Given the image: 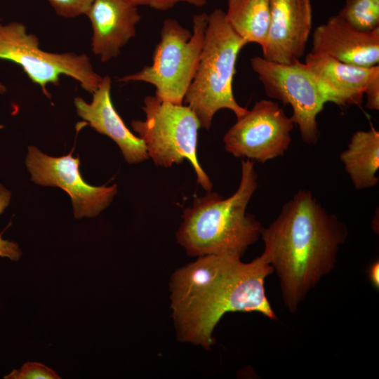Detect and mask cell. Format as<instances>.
Instances as JSON below:
<instances>
[{
	"mask_svg": "<svg viewBox=\"0 0 379 379\" xmlns=\"http://www.w3.org/2000/svg\"><path fill=\"white\" fill-rule=\"evenodd\" d=\"M273 272L263 253L250 262L235 254L206 255L175 270L170 298L178 339L210 350L215 327L230 312H256L276 320L265 288Z\"/></svg>",
	"mask_w": 379,
	"mask_h": 379,
	"instance_id": "6da1fadb",
	"label": "cell"
},
{
	"mask_svg": "<svg viewBox=\"0 0 379 379\" xmlns=\"http://www.w3.org/2000/svg\"><path fill=\"white\" fill-rule=\"evenodd\" d=\"M347 236L345 225L309 190H299L277 218L261 230L263 253L277 272L284 302L297 310L308 292L337 262Z\"/></svg>",
	"mask_w": 379,
	"mask_h": 379,
	"instance_id": "7a4b0ae2",
	"label": "cell"
},
{
	"mask_svg": "<svg viewBox=\"0 0 379 379\" xmlns=\"http://www.w3.org/2000/svg\"><path fill=\"white\" fill-rule=\"evenodd\" d=\"M257 179L254 161L242 160L240 183L231 197L224 199L210 191L185 209L176 239L188 255L230 253L241 257L258 241L261 225L246 213Z\"/></svg>",
	"mask_w": 379,
	"mask_h": 379,
	"instance_id": "3957f363",
	"label": "cell"
},
{
	"mask_svg": "<svg viewBox=\"0 0 379 379\" xmlns=\"http://www.w3.org/2000/svg\"><path fill=\"white\" fill-rule=\"evenodd\" d=\"M246 44L230 26L222 9L208 14L200 60L184 99L201 128L208 130L220 109L232 111L237 119L248 112L237 102L232 91L237 56Z\"/></svg>",
	"mask_w": 379,
	"mask_h": 379,
	"instance_id": "277c9868",
	"label": "cell"
},
{
	"mask_svg": "<svg viewBox=\"0 0 379 379\" xmlns=\"http://www.w3.org/2000/svg\"><path fill=\"white\" fill-rule=\"evenodd\" d=\"M207 23L206 13L193 15L192 32L174 18L165 19L152 64L122 77L119 81L148 83L155 88V95L159 99L183 104L199 65Z\"/></svg>",
	"mask_w": 379,
	"mask_h": 379,
	"instance_id": "5b68a950",
	"label": "cell"
},
{
	"mask_svg": "<svg viewBox=\"0 0 379 379\" xmlns=\"http://www.w3.org/2000/svg\"><path fill=\"white\" fill-rule=\"evenodd\" d=\"M144 120H133L131 126L144 142L154 164L171 167L187 159L197 182L207 192L212 182L197 159L198 131L201 128L194 113L187 105H176L148 95L144 99Z\"/></svg>",
	"mask_w": 379,
	"mask_h": 379,
	"instance_id": "8992f818",
	"label": "cell"
},
{
	"mask_svg": "<svg viewBox=\"0 0 379 379\" xmlns=\"http://www.w3.org/2000/svg\"><path fill=\"white\" fill-rule=\"evenodd\" d=\"M250 62L266 95L291 107V118L302 139L309 145L317 144L320 138L317 117L326 102L343 105L338 95L300 60L282 65L254 56Z\"/></svg>",
	"mask_w": 379,
	"mask_h": 379,
	"instance_id": "52a82bcc",
	"label": "cell"
},
{
	"mask_svg": "<svg viewBox=\"0 0 379 379\" xmlns=\"http://www.w3.org/2000/svg\"><path fill=\"white\" fill-rule=\"evenodd\" d=\"M0 59L20 65L48 97L47 85H58L62 75L73 78L92 94L103 77L94 70L89 57L84 53L43 51L37 36L28 33L26 26L19 22H0Z\"/></svg>",
	"mask_w": 379,
	"mask_h": 379,
	"instance_id": "ba28073f",
	"label": "cell"
},
{
	"mask_svg": "<svg viewBox=\"0 0 379 379\" xmlns=\"http://www.w3.org/2000/svg\"><path fill=\"white\" fill-rule=\"evenodd\" d=\"M294 125L279 103L261 100L226 132L225 149L235 157L265 163L287 151Z\"/></svg>",
	"mask_w": 379,
	"mask_h": 379,
	"instance_id": "9c48e42d",
	"label": "cell"
},
{
	"mask_svg": "<svg viewBox=\"0 0 379 379\" xmlns=\"http://www.w3.org/2000/svg\"><path fill=\"white\" fill-rule=\"evenodd\" d=\"M72 154L53 157L29 146L25 163L34 182L58 187L69 195L76 218L95 217L109 205L117 186L95 187L86 182L79 172V157Z\"/></svg>",
	"mask_w": 379,
	"mask_h": 379,
	"instance_id": "30bf717a",
	"label": "cell"
},
{
	"mask_svg": "<svg viewBox=\"0 0 379 379\" xmlns=\"http://www.w3.org/2000/svg\"><path fill=\"white\" fill-rule=\"evenodd\" d=\"M312 27L311 0H270V22L262 58L282 65L300 60Z\"/></svg>",
	"mask_w": 379,
	"mask_h": 379,
	"instance_id": "8fae6325",
	"label": "cell"
},
{
	"mask_svg": "<svg viewBox=\"0 0 379 379\" xmlns=\"http://www.w3.org/2000/svg\"><path fill=\"white\" fill-rule=\"evenodd\" d=\"M310 52L357 66L371 67L379 62V28L359 31L338 14L314 29Z\"/></svg>",
	"mask_w": 379,
	"mask_h": 379,
	"instance_id": "7c38bea8",
	"label": "cell"
},
{
	"mask_svg": "<svg viewBox=\"0 0 379 379\" xmlns=\"http://www.w3.org/2000/svg\"><path fill=\"white\" fill-rule=\"evenodd\" d=\"M86 15L92 28L91 51L103 62L120 54L141 19L138 6L127 0H94Z\"/></svg>",
	"mask_w": 379,
	"mask_h": 379,
	"instance_id": "4fadbf2b",
	"label": "cell"
},
{
	"mask_svg": "<svg viewBox=\"0 0 379 379\" xmlns=\"http://www.w3.org/2000/svg\"><path fill=\"white\" fill-rule=\"evenodd\" d=\"M111 88L110 77L107 75L103 77L98 88L93 93L90 103L80 97L74 98L77 112L97 132L112 139L121 149L128 163L144 161L149 157L145 145L125 125L114 107Z\"/></svg>",
	"mask_w": 379,
	"mask_h": 379,
	"instance_id": "5bb4252c",
	"label": "cell"
},
{
	"mask_svg": "<svg viewBox=\"0 0 379 379\" xmlns=\"http://www.w3.org/2000/svg\"><path fill=\"white\" fill-rule=\"evenodd\" d=\"M314 75L346 105H361L369 81L379 65L365 67L347 64L326 55L310 52L304 62Z\"/></svg>",
	"mask_w": 379,
	"mask_h": 379,
	"instance_id": "9a60e30c",
	"label": "cell"
},
{
	"mask_svg": "<svg viewBox=\"0 0 379 379\" xmlns=\"http://www.w3.org/2000/svg\"><path fill=\"white\" fill-rule=\"evenodd\" d=\"M340 158L356 190L375 186L379 180V131L372 127L354 132Z\"/></svg>",
	"mask_w": 379,
	"mask_h": 379,
	"instance_id": "2e32d148",
	"label": "cell"
},
{
	"mask_svg": "<svg viewBox=\"0 0 379 379\" xmlns=\"http://www.w3.org/2000/svg\"><path fill=\"white\" fill-rule=\"evenodd\" d=\"M225 13L230 26L246 44L264 46L270 22V0H227Z\"/></svg>",
	"mask_w": 379,
	"mask_h": 379,
	"instance_id": "e0dca14e",
	"label": "cell"
},
{
	"mask_svg": "<svg viewBox=\"0 0 379 379\" xmlns=\"http://www.w3.org/2000/svg\"><path fill=\"white\" fill-rule=\"evenodd\" d=\"M338 15L359 31L372 32L379 28V0H345Z\"/></svg>",
	"mask_w": 379,
	"mask_h": 379,
	"instance_id": "ac0fdd59",
	"label": "cell"
},
{
	"mask_svg": "<svg viewBox=\"0 0 379 379\" xmlns=\"http://www.w3.org/2000/svg\"><path fill=\"white\" fill-rule=\"evenodd\" d=\"M4 379H60L57 373L39 362L28 361L20 369H13Z\"/></svg>",
	"mask_w": 379,
	"mask_h": 379,
	"instance_id": "d6986e66",
	"label": "cell"
},
{
	"mask_svg": "<svg viewBox=\"0 0 379 379\" xmlns=\"http://www.w3.org/2000/svg\"><path fill=\"white\" fill-rule=\"evenodd\" d=\"M55 13L71 18L86 14L94 0H48Z\"/></svg>",
	"mask_w": 379,
	"mask_h": 379,
	"instance_id": "ffe728a7",
	"label": "cell"
},
{
	"mask_svg": "<svg viewBox=\"0 0 379 379\" xmlns=\"http://www.w3.org/2000/svg\"><path fill=\"white\" fill-rule=\"evenodd\" d=\"M11 197V192L0 184V214L8 206ZM21 254V250L15 242L4 239L0 234L1 257L8 258L13 261H17L20 258Z\"/></svg>",
	"mask_w": 379,
	"mask_h": 379,
	"instance_id": "44dd1931",
	"label": "cell"
},
{
	"mask_svg": "<svg viewBox=\"0 0 379 379\" xmlns=\"http://www.w3.org/2000/svg\"><path fill=\"white\" fill-rule=\"evenodd\" d=\"M364 95L366 97V107L370 110H379V74L368 84Z\"/></svg>",
	"mask_w": 379,
	"mask_h": 379,
	"instance_id": "7402d4cb",
	"label": "cell"
},
{
	"mask_svg": "<svg viewBox=\"0 0 379 379\" xmlns=\"http://www.w3.org/2000/svg\"><path fill=\"white\" fill-rule=\"evenodd\" d=\"M207 1L208 0H149L148 6L159 11H167L178 3H187L197 7H202Z\"/></svg>",
	"mask_w": 379,
	"mask_h": 379,
	"instance_id": "603a6c76",
	"label": "cell"
},
{
	"mask_svg": "<svg viewBox=\"0 0 379 379\" xmlns=\"http://www.w3.org/2000/svg\"><path fill=\"white\" fill-rule=\"evenodd\" d=\"M379 262L375 261L368 269V276L372 284L377 288L379 287Z\"/></svg>",
	"mask_w": 379,
	"mask_h": 379,
	"instance_id": "cb8c5ba5",
	"label": "cell"
},
{
	"mask_svg": "<svg viewBox=\"0 0 379 379\" xmlns=\"http://www.w3.org/2000/svg\"><path fill=\"white\" fill-rule=\"evenodd\" d=\"M135 5L136 6H148L149 0H127Z\"/></svg>",
	"mask_w": 379,
	"mask_h": 379,
	"instance_id": "d4e9b609",
	"label": "cell"
},
{
	"mask_svg": "<svg viewBox=\"0 0 379 379\" xmlns=\"http://www.w3.org/2000/svg\"><path fill=\"white\" fill-rule=\"evenodd\" d=\"M6 91V87L0 81V94H3Z\"/></svg>",
	"mask_w": 379,
	"mask_h": 379,
	"instance_id": "484cf974",
	"label": "cell"
}]
</instances>
